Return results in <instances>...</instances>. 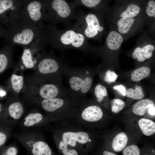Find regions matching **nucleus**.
Segmentation results:
<instances>
[{"mask_svg": "<svg viewBox=\"0 0 155 155\" xmlns=\"http://www.w3.org/2000/svg\"><path fill=\"white\" fill-rule=\"evenodd\" d=\"M9 30L5 39L8 44L22 47L32 45L42 46L44 33L41 26H30L18 23Z\"/></svg>", "mask_w": 155, "mask_h": 155, "instance_id": "f257e3e1", "label": "nucleus"}, {"mask_svg": "<svg viewBox=\"0 0 155 155\" xmlns=\"http://www.w3.org/2000/svg\"><path fill=\"white\" fill-rule=\"evenodd\" d=\"M41 3L38 0H30L20 9L18 23L30 26H41L45 17Z\"/></svg>", "mask_w": 155, "mask_h": 155, "instance_id": "f03ea898", "label": "nucleus"}, {"mask_svg": "<svg viewBox=\"0 0 155 155\" xmlns=\"http://www.w3.org/2000/svg\"><path fill=\"white\" fill-rule=\"evenodd\" d=\"M21 3L14 0H0V23L9 30L18 23Z\"/></svg>", "mask_w": 155, "mask_h": 155, "instance_id": "7ed1b4c3", "label": "nucleus"}, {"mask_svg": "<svg viewBox=\"0 0 155 155\" xmlns=\"http://www.w3.org/2000/svg\"><path fill=\"white\" fill-rule=\"evenodd\" d=\"M59 66L57 61L50 57H42L38 62L34 72L28 78L34 81H42L48 77L56 73L59 69Z\"/></svg>", "mask_w": 155, "mask_h": 155, "instance_id": "20e7f679", "label": "nucleus"}, {"mask_svg": "<svg viewBox=\"0 0 155 155\" xmlns=\"http://www.w3.org/2000/svg\"><path fill=\"white\" fill-rule=\"evenodd\" d=\"M23 52L21 58L20 66L23 69H32L34 70L39 62L41 55L39 51L41 47L32 45L22 47Z\"/></svg>", "mask_w": 155, "mask_h": 155, "instance_id": "39448f33", "label": "nucleus"}, {"mask_svg": "<svg viewBox=\"0 0 155 155\" xmlns=\"http://www.w3.org/2000/svg\"><path fill=\"white\" fill-rule=\"evenodd\" d=\"M62 140L67 144L68 148V146L72 148L75 147L77 142L80 144H83L86 143L88 141H90V140L89 139L88 134L83 131L76 132H66L62 135Z\"/></svg>", "mask_w": 155, "mask_h": 155, "instance_id": "423d86ee", "label": "nucleus"}, {"mask_svg": "<svg viewBox=\"0 0 155 155\" xmlns=\"http://www.w3.org/2000/svg\"><path fill=\"white\" fill-rule=\"evenodd\" d=\"M92 83V80L90 77H87L84 79L77 76L71 77L69 80V84L71 88L75 91L81 90L84 94L86 93L90 89Z\"/></svg>", "mask_w": 155, "mask_h": 155, "instance_id": "0eeeda50", "label": "nucleus"}, {"mask_svg": "<svg viewBox=\"0 0 155 155\" xmlns=\"http://www.w3.org/2000/svg\"><path fill=\"white\" fill-rule=\"evenodd\" d=\"M14 46L8 44L0 50V74L8 69L13 63Z\"/></svg>", "mask_w": 155, "mask_h": 155, "instance_id": "6e6552de", "label": "nucleus"}, {"mask_svg": "<svg viewBox=\"0 0 155 155\" xmlns=\"http://www.w3.org/2000/svg\"><path fill=\"white\" fill-rule=\"evenodd\" d=\"M26 80L22 71L20 74L15 70L8 80V87L15 93H20L26 86Z\"/></svg>", "mask_w": 155, "mask_h": 155, "instance_id": "1a4fd4ad", "label": "nucleus"}, {"mask_svg": "<svg viewBox=\"0 0 155 155\" xmlns=\"http://www.w3.org/2000/svg\"><path fill=\"white\" fill-rule=\"evenodd\" d=\"M87 26L85 30L86 36L89 38H92L96 36L98 31L101 32L103 30L102 26H100L98 19L95 15L90 14L85 18Z\"/></svg>", "mask_w": 155, "mask_h": 155, "instance_id": "9d476101", "label": "nucleus"}, {"mask_svg": "<svg viewBox=\"0 0 155 155\" xmlns=\"http://www.w3.org/2000/svg\"><path fill=\"white\" fill-rule=\"evenodd\" d=\"M60 40L64 44H71L73 47L78 48L83 44L84 37L81 34L76 33L72 30H69L62 35Z\"/></svg>", "mask_w": 155, "mask_h": 155, "instance_id": "9b49d317", "label": "nucleus"}, {"mask_svg": "<svg viewBox=\"0 0 155 155\" xmlns=\"http://www.w3.org/2000/svg\"><path fill=\"white\" fill-rule=\"evenodd\" d=\"M51 8L52 11L48 13L45 16L55 12L47 17L48 19L55 13L60 17L67 18L69 15L71 13L69 7L64 0H53L51 3Z\"/></svg>", "mask_w": 155, "mask_h": 155, "instance_id": "f8f14e48", "label": "nucleus"}, {"mask_svg": "<svg viewBox=\"0 0 155 155\" xmlns=\"http://www.w3.org/2000/svg\"><path fill=\"white\" fill-rule=\"evenodd\" d=\"M103 113L101 108L95 106H89L86 108L82 113V118L88 122H95L99 121L102 118Z\"/></svg>", "mask_w": 155, "mask_h": 155, "instance_id": "ddd939ff", "label": "nucleus"}, {"mask_svg": "<svg viewBox=\"0 0 155 155\" xmlns=\"http://www.w3.org/2000/svg\"><path fill=\"white\" fill-rule=\"evenodd\" d=\"M41 85L38 91L42 98L45 99L54 98L58 95L59 90L55 84L48 83Z\"/></svg>", "mask_w": 155, "mask_h": 155, "instance_id": "4468645a", "label": "nucleus"}, {"mask_svg": "<svg viewBox=\"0 0 155 155\" xmlns=\"http://www.w3.org/2000/svg\"><path fill=\"white\" fill-rule=\"evenodd\" d=\"M154 49V46L152 45H146L142 48L137 47L133 53L132 57L137 59L139 61H143L152 57V51Z\"/></svg>", "mask_w": 155, "mask_h": 155, "instance_id": "2eb2a0df", "label": "nucleus"}, {"mask_svg": "<svg viewBox=\"0 0 155 155\" xmlns=\"http://www.w3.org/2000/svg\"><path fill=\"white\" fill-rule=\"evenodd\" d=\"M64 103L63 99L56 98L44 99L41 102L43 108L49 112H53L58 109L62 106Z\"/></svg>", "mask_w": 155, "mask_h": 155, "instance_id": "dca6fc26", "label": "nucleus"}, {"mask_svg": "<svg viewBox=\"0 0 155 155\" xmlns=\"http://www.w3.org/2000/svg\"><path fill=\"white\" fill-rule=\"evenodd\" d=\"M123 40V37L120 34L115 31H112L108 34L106 42L110 49L117 50L121 46Z\"/></svg>", "mask_w": 155, "mask_h": 155, "instance_id": "f3484780", "label": "nucleus"}, {"mask_svg": "<svg viewBox=\"0 0 155 155\" xmlns=\"http://www.w3.org/2000/svg\"><path fill=\"white\" fill-rule=\"evenodd\" d=\"M154 105L153 102L149 99H142L137 102L133 105L132 111L134 114L142 116L145 114L150 106Z\"/></svg>", "mask_w": 155, "mask_h": 155, "instance_id": "a211bd4d", "label": "nucleus"}, {"mask_svg": "<svg viewBox=\"0 0 155 155\" xmlns=\"http://www.w3.org/2000/svg\"><path fill=\"white\" fill-rule=\"evenodd\" d=\"M128 141V137L126 134L123 132L119 133L113 140L112 147L116 152L122 151L126 146Z\"/></svg>", "mask_w": 155, "mask_h": 155, "instance_id": "6ab92c4d", "label": "nucleus"}, {"mask_svg": "<svg viewBox=\"0 0 155 155\" xmlns=\"http://www.w3.org/2000/svg\"><path fill=\"white\" fill-rule=\"evenodd\" d=\"M140 128L143 133L146 136H150L155 132V123L148 119L142 118L138 121Z\"/></svg>", "mask_w": 155, "mask_h": 155, "instance_id": "aec40b11", "label": "nucleus"}, {"mask_svg": "<svg viewBox=\"0 0 155 155\" xmlns=\"http://www.w3.org/2000/svg\"><path fill=\"white\" fill-rule=\"evenodd\" d=\"M32 152L34 155H51L52 151L46 143L38 141L36 142L33 146Z\"/></svg>", "mask_w": 155, "mask_h": 155, "instance_id": "412c9836", "label": "nucleus"}, {"mask_svg": "<svg viewBox=\"0 0 155 155\" xmlns=\"http://www.w3.org/2000/svg\"><path fill=\"white\" fill-rule=\"evenodd\" d=\"M150 69L146 66L139 67L132 73L131 80L133 81L138 82L150 75Z\"/></svg>", "mask_w": 155, "mask_h": 155, "instance_id": "4be33fe9", "label": "nucleus"}, {"mask_svg": "<svg viewBox=\"0 0 155 155\" xmlns=\"http://www.w3.org/2000/svg\"><path fill=\"white\" fill-rule=\"evenodd\" d=\"M8 110L11 117L16 120L20 119L24 112L23 106L19 102H15L11 104L9 106Z\"/></svg>", "mask_w": 155, "mask_h": 155, "instance_id": "5701e85b", "label": "nucleus"}, {"mask_svg": "<svg viewBox=\"0 0 155 155\" xmlns=\"http://www.w3.org/2000/svg\"><path fill=\"white\" fill-rule=\"evenodd\" d=\"M134 20L133 18H122L118 22V29L122 34L127 33L133 24Z\"/></svg>", "mask_w": 155, "mask_h": 155, "instance_id": "b1692460", "label": "nucleus"}, {"mask_svg": "<svg viewBox=\"0 0 155 155\" xmlns=\"http://www.w3.org/2000/svg\"><path fill=\"white\" fill-rule=\"evenodd\" d=\"M126 96L134 99L140 100L144 98V93L142 87L136 85L134 89L130 88L126 90Z\"/></svg>", "mask_w": 155, "mask_h": 155, "instance_id": "393cba45", "label": "nucleus"}, {"mask_svg": "<svg viewBox=\"0 0 155 155\" xmlns=\"http://www.w3.org/2000/svg\"><path fill=\"white\" fill-rule=\"evenodd\" d=\"M140 10V7L137 5L130 4L125 11L121 14V16L122 18H133L139 14Z\"/></svg>", "mask_w": 155, "mask_h": 155, "instance_id": "a878e982", "label": "nucleus"}, {"mask_svg": "<svg viewBox=\"0 0 155 155\" xmlns=\"http://www.w3.org/2000/svg\"><path fill=\"white\" fill-rule=\"evenodd\" d=\"M43 117L39 113H32L27 115L25 119L24 125L26 127H30L40 122Z\"/></svg>", "mask_w": 155, "mask_h": 155, "instance_id": "bb28decb", "label": "nucleus"}, {"mask_svg": "<svg viewBox=\"0 0 155 155\" xmlns=\"http://www.w3.org/2000/svg\"><path fill=\"white\" fill-rule=\"evenodd\" d=\"M94 94L98 102H102L105 97L107 96V92L106 88L100 84H98L96 86L94 90Z\"/></svg>", "mask_w": 155, "mask_h": 155, "instance_id": "cd10ccee", "label": "nucleus"}, {"mask_svg": "<svg viewBox=\"0 0 155 155\" xmlns=\"http://www.w3.org/2000/svg\"><path fill=\"white\" fill-rule=\"evenodd\" d=\"M111 110L113 112L117 113L121 111L125 106L124 102L118 98L114 99L112 102Z\"/></svg>", "mask_w": 155, "mask_h": 155, "instance_id": "c85d7f7f", "label": "nucleus"}, {"mask_svg": "<svg viewBox=\"0 0 155 155\" xmlns=\"http://www.w3.org/2000/svg\"><path fill=\"white\" fill-rule=\"evenodd\" d=\"M59 149L65 155H77L78 153L74 149H69L67 144L63 141H61L59 144Z\"/></svg>", "mask_w": 155, "mask_h": 155, "instance_id": "c756f323", "label": "nucleus"}, {"mask_svg": "<svg viewBox=\"0 0 155 155\" xmlns=\"http://www.w3.org/2000/svg\"><path fill=\"white\" fill-rule=\"evenodd\" d=\"M123 155H139L140 151L138 147L132 145L127 147L123 151Z\"/></svg>", "mask_w": 155, "mask_h": 155, "instance_id": "7c9ffc66", "label": "nucleus"}, {"mask_svg": "<svg viewBox=\"0 0 155 155\" xmlns=\"http://www.w3.org/2000/svg\"><path fill=\"white\" fill-rule=\"evenodd\" d=\"M117 78L118 75L115 72L109 69L106 72L104 79L106 82L110 83L115 82Z\"/></svg>", "mask_w": 155, "mask_h": 155, "instance_id": "2f4dec72", "label": "nucleus"}, {"mask_svg": "<svg viewBox=\"0 0 155 155\" xmlns=\"http://www.w3.org/2000/svg\"><path fill=\"white\" fill-rule=\"evenodd\" d=\"M148 6H146V13L150 17H155V2L153 0L149 1L148 3Z\"/></svg>", "mask_w": 155, "mask_h": 155, "instance_id": "473e14b6", "label": "nucleus"}, {"mask_svg": "<svg viewBox=\"0 0 155 155\" xmlns=\"http://www.w3.org/2000/svg\"><path fill=\"white\" fill-rule=\"evenodd\" d=\"M82 3L88 7L96 6L100 2L101 0H81Z\"/></svg>", "mask_w": 155, "mask_h": 155, "instance_id": "72a5a7b5", "label": "nucleus"}, {"mask_svg": "<svg viewBox=\"0 0 155 155\" xmlns=\"http://www.w3.org/2000/svg\"><path fill=\"white\" fill-rule=\"evenodd\" d=\"M113 88L114 90H118L123 96H126V90L125 87L123 85L121 84L114 86Z\"/></svg>", "mask_w": 155, "mask_h": 155, "instance_id": "f704fd0d", "label": "nucleus"}, {"mask_svg": "<svg viewBox=\"0 0 155 155\" xmlns=\"http://www.w3.org/2000/svg\"><path fill=\"white\" fill-rule=\"evenodd\" d=\"M9 34V30H7L2 26L0 23V38H3L5 39Z\"/></svg>", "mask_w": 155, "mask_h": 155, "instance_id": "c9c22d12", "label": "nucleus"}, {"mask_svg": "<svg viewBox=\"0 0 155 155\" xmlns=\"http://www.w3.org/2000/svg\"><path fill=\"white\" fill-rule=\"evenodd\" d=\"M17 153V149L14 147L9 148L6 151L5 154L8 155H16Z\"/></svg>", "mask_w": 155, "mask_h": 155, "instance_id": "e433bc0d", "label": "nucleus"}, {"mask_svg": "<svg viewBox=\"0 0 155 155\" xmlns=\"http://www.w3.org/2000/svg\"><path fill=\"white\" fill-rule=\"evenodd\" d=\"M148 114L151 116H154L155 115V105L150 106L147 110Z\"/></svg>", "mask_w": 155, "mask_h": 155, "instance_id": "4c0bfd02", "label": "nucleus"}, {"mask_svg": "<svg viewBox=\"0 0 155 155\" xmlns=\"http://www.w3.org/2000/svg\"><path fill=\"white\" fill-rule=\"evenodd\" d=\"M6 139V135L3 133L0 132V146L5 143Z\"/></svg>", "mask_w": 155, "mask_h": 155, "instance_id": "58836bf2", "label": "nucleus"}, {"mask_svg": "<svg viewBox=\"0 0 155 155\" xmlns=\"http://www.w3.org/2000/svg\"><path fill=\"white\" fill-rule=\"evenodd\" d=\"M103 155H116L115 153L113 152H110L107 151H105L103 153Z\"/></svg>", "mask_w": 155, "mask_h": 155, "instance_id": "ea45409f", "label": "nucleus"}, {"mask_svg": "<svg viewBox=\"0 0 155 155\" xmlns=\"http://www.w3.org/2000/svg\"><path fill=\"white\" fill-rule=\"evenodd\" d=\"M5 92H3V91L0 92V96H3L5 95Z\"/></svg>", "mask_w": 155, "mask_h": 155, "instance_id": "a19ab883", "label": "nucleus"}, {"mask_svg": "<svg viewBox=\"0 0 155 155\" xmlns=\"http://www.w3.org/2000/svg\"><path fill=\"white\" fill-rule=\"evenodd\" d=\"M152 152H154V150H152Z\"/></svg>", "mask_w": 155, "mask_h": 155, "instance_id": "79ce46f5", "label": "nucleus"}]
</instances>
